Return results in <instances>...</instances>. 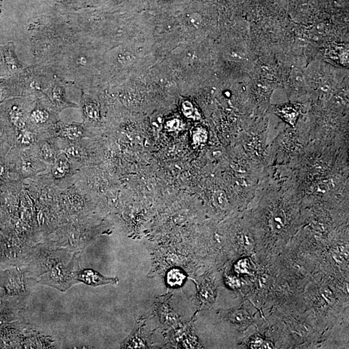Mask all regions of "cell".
Returning <instances> with one entry per match:
<instances>
[{
    "instance_id": "6da1fadb",
    "label": "cell",
    "mask_w": 349,
    "mask_h": 349,
    "mask_svg": "<svg viewBox=\"0 0 349 349\" xmlns=\"http://www.w3.org/2000/svg\"><path fill=\"white\" fill-rule=\"evenodd\" d=\"M78 279L87 285L93 286L108 285V284L115 285L119 282L117 278H105L93 270H84L82 271L78 274Z\"/></svg>"
},
{
    "instance_id": "7a4b0ae2",
    "label": "cell",
    "mask_w": 349,
    "mask_h": 349,
    "mask_svg": "<svg viewBox=\"0 0 349 349\" xmlns=\"http://www.w3.org/2000/svg\"><path fill=\"white\" fill-rule=\"evenodd\" d=\"M327 59L336 64L341 66L348 65V48L345 45L333 44L327 50Z\"/></svg>"
},
{
    "instance_id": "3957f363",
    "label": "cell",
    "mask_w": 349,
    "mask_h": 349,
    "mask_svg": "<svg viewBox=\"0 0 349 349\" xmlns=\"http://www.w3.org/2000/svg\"><path fill=\"white\" fill-rule=\"evenodd\" d=\"M186 276L179 269H172L169 271L167 275V283L170 286L176 287L182 285Z\"/></svg>"
},
{
    "instance_id": "277c9868",
    "label": "cell",
    "mask_w": 349,
    "mask_h": 349,
    "mask_svg": "<svg viewBox=\"0 0 349 349\" xmlns=\"http://www.w3.org/2000/svg\"><path fill=\"white\" fill-rule=\"evenodd\" d=\"M83 110L84 114L88 119L97 120L99 118V108L95 103L85 100L83 105Z\"/></svg>"
},
{
    "instance_id": "5b68a950",
    "label": "cell",
    "mask_w": 349,
    "mask_h": 349,
    "mask_svg": "<svg viewBox=\"0 0 349 349\" xmlns=\"http://www.w3.org/2000/svg\"><path fill=\"white\" fill-rule=\"evenodd\" d=\"M278 112L279 115L283 117L286 121L290 122V123L296 121L298 115V110L292 105H284L283 107L279 108Z\"/></svg>"
},
{
    "instance_id": "8992f818",
    "label": "cell",
    "mask_w": 349,
    "mask_h": 349,
    "mask_svg": "<svg viewBox=\"0 0 349 349\" xmlns=\"http://www.w3.org/2000/svg\"><path fill=\"white\" fill-rule=\"evenodd\" d=\"M69 169V164L65 158H60L55 164L52 173L57 178H61L66 174Z\"/></svg>"
},
{
    "instance_id": "52a82bcc",
    "label": "cell",
    "mask_w": 349,
    "mask_h": 349,
    "mask_svg": "<svg viewBox=\"0 0 349 349\" xmlns=\"http://www.w3.org/2000/svg\"><path fill=\"white\" fill-rule=\"evenodd\" d=\"M31 120L34 123L42 124L45 123L49 119V113L46 110L36 108L31 113Z\"/></svg>"
},
{
    "instance_id": "ba28073f",
    "label": "cell",
    "mask_w": 349,
    "mask_h": 349,
    "mask_svg": "<svg viewBox=\"0 0 349 349\" xmlns=\"http://www.w3.org/2000/svg\"><path fill=\"white\" fill-rule=\"evenodd\" d=\"M62 133L65 137L72 140L80 139L83 134L82 127L77 125H70L65 127Z\"/></svg>"
},
{
    "instance_id": "9c48e42d",
    "label": "cell",
    "mask_w": 349,
    "mask_h": 349,
    "mask_svg": "<svg viewBox=\"0 0 349 349\" xmlns=\"http://www.w3.org/2000/svg\"><path fill=\"white\" fill-rule=\"evenodd\" d=\"M213 201L218 208L225 209L227 207V199H226V195L223 192L218 191L216 192L213 196Z\"/></svg>"
},
{
    "instance_id": "30bf717a",
    "label": "cell",
    "mask_w": 349,
    "mask_h": 349,
    "mask_svg": "<svg viewBox=\"0 0 349 349\" xmlns=\"http://www.w3.org/2000/svg\"><path fill=\"white\" fill-rule=\"evenodd\" d=\"M41 154H42V157L45 160L48 161L53 160L55 156L54 151L51 147L47 144H43L42 148H41Z\"/></svg>"
},
{
    "instance_id": "8fae6325",
    "label": "cell",
    "mask_w": 349,
    "mask_h": 349,
    "mask_svg": "<svg viewBox=\"0 0 349 349\" xmlns=\"http://www.w3.org/2000/svg\"><path fill=\"white\" fill-rule=\"evenodd\" d=\"M118 61L122 65L131 64L133 62V58L128 52H123L118 55Z\"/></svg>"
},
{
    "instance_id": "7c38bea8",
    "label": "cell",
    "mask_w": 349,
    "mask_h": 349,
    "mask_svg": "<svg viewBox=\"0 0 349 349\" xmlns=\"http://www.w3.org/2000/svg\"><path fill=\"white\" fill-rule=\"evenodd\" d=\"M67 155H68L70 157L72 158H79L82 156V151L80 148L77 147H71L67 149Z\"/></svg>"
},
{
    "instance_id": "4fadbf2b",
    "label": "cell",
    "mask_w": 349,
    "mask_h": 349,
    "mask_svg": "<svg viewBox=\"0 0 349 349\" xmlns=\"http://www.w3.org/2000/svg\"><path fill=\"white\" fill-rule=\"evenodd\" d=\"M33 141L34 137L30 132L27 131L23 133L22 139H21L22 144H25V145H30V144L33 143Z\"/></svg>"
},
{
    "instance_id": "5bb4252c",
    "label": "cell",
    "mask_w": 349,
    "mask_h": 349,
    "mask_svg": "<svg viewBox=\"0 0 349 349\" xmlns=\"http://www.w3.org/2000/svg\"><path fill=\"white\" fill-rule=\"evenodd\" d=\"M8 98L6 88H5L2 78H0V105L6 98Z\"/></svg>"
},
{
    "instance_id": "9a60e30c",
    "label": "cell",
    "mask_w": 349,
    "mask_h": 349,
    "mask_svg": "<svg viewBox=\"0 0 349 349\" xmlns=\"http://www.w3.org/2000/svg\"><path fill=\"white\" fill-rule=\"evenodd\" d=\"M233 316V320L238 322L242 321L243 319H245V315L243 312H239L235 313Z\"/></svg>"
},
{
    "instance_id": "2e32d148",
    "label": "cell",
    "mask_w": 349,
    "mask_h": 349,
    "mask_svg": "<svg viewBox=\"0 0 349 349\" xmlns=\"http://www.w3.org/2000/svg\"><path fill=\"white\" fill-rule=\"evenodd\" d=\"M184 113L186 115H191L192 113V106L191 103L187 102L184 104Z\"/></svg>"
},
{
    "instance_id": "e0dca14e",
    "label": "cell",
    "mask_w": 349,
    "mask_h": 349,
    "mask_svg": "<svg viewBox=\"0 0 349 349\" xmlns=\"http://www.w3.org/2000/svg\"><path fill=\"white\" fill-rule=\"evenodd\" d=\"M4 168L3 167V165H2V164H0V177H1L2 175L4 174Z\"/></svg>"
},
{
    "instance_id": "ac0fdd59",
    "label": "cell",
    "mask_w": 349,
    "mask_h": 349,
    "mask_svg": "<svg viewBox=\"0 0 349 349\" xmlns=\"http://www.w3.org/2000/svg\"><path fill=\"white\" fill-rule=\"evenodd\" d=\"M0 62H1V57H0Z\"/></svg>"
}]
</instances>
